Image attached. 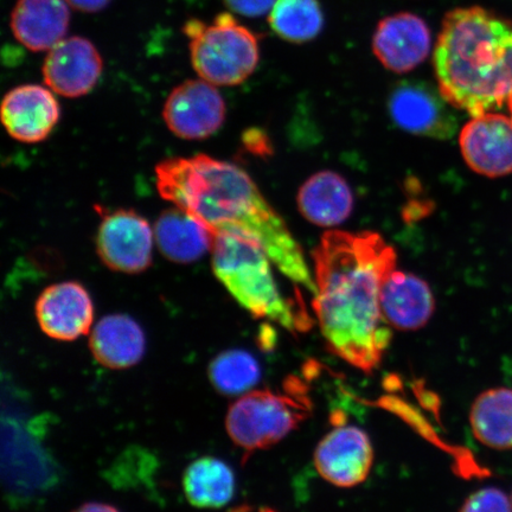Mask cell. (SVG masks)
Masks as SVG:
<instances>
[{
	"label": "cell",
	"instance_id": "1",
	"mask_svg": "<svg viewBox=\"0 0 512 512\" xmlns=\"http://www.w3.org/2000/svg\"><path fill=\"white\" fill-rule=\"evenodd\" d=\"M313 260V309L326 347L350 366L371 373L392 341L380 296L384 280L396 268L394 248L376 233L331 230Z\"/></svg>",
	"mask_w": 512,
	"mask_h": 512
},
{
	"label": "cell",
	"instance_id": "2",
	"mask_svg": "<svg viewBox=\"0 0 512 512\" xmlns=\"http://www.w3.org/2000/svg\"><path fill=\"white\" fill-rule=\"evenodd\" d=\"M159 195L213 232L239 229L254 236L273 265L316 297L302 248L253 179L240 166L207 155L176 157L156 166Z\"/></svg>",
	"mask_w": 512,
	"mask_h": 512
},
{
	"label": "cell",
	"instance_id": "3",
	"mask_svg": "<svg viewBox=\"0 0 512 512\" xmlns=\"http://www.w3.org/2000/svg\"><path fill=\"white\" fill-rule=\"evenodd\" d=\"M448 105L478 117L512 112V22L480 6L448 12L433 54Z\"/></svg>",
	"mask_w": 512,
	"mask_h": 512
},
{
	"label": "cell",
	"instance_id": "4",
	"mask_svg": "<svg viewBox=\"0 0 512 512\" xmlns=\"http://www.w3.org/2000/svg\"><path fill=\"white\" fill-rule=\"evenodd\" d=\"M213 271L230 296L254 318L270 319L292 334L309 330L306 311L293 309L281 294L272 271V260L261 243L239 229L214 234Z\"/></svg>",
	"mask_w": 512,
	"mask_h": 512
},
{
	"label": "cell",
	"instance_id": "5",
	"mask_svg": "<svg viewBox=\"0 0 512 512\" xmlns=\"http://www.w3.org/2000/svg\"><path fill=\"white\" fill-rule=\"evenodd\" d=\"M312 412L309 389L296 376L288 377L283 392L253 390L236 400L226 419L229 438L246 454L280 443Z\"/></svg>",
	"mask_w": 512,
	"mask_h": 512
},
{
	"label": "cell",
	"instance_id": "6",
	"mask_svg": "<svg viewBox=\"0 0 512 512\" xmlns=\"http://www.w3.org/2000/svg\"><path fill=\"white\" fill-rule=\"evenodd\" d=\"M183 32L190 41L192 67L211 85H241L258 67V36L227 12L217 15L211 24L189 19Z\"/></svg>",
	"mask_w": 512,
	"mask_h": 512
},
{
	"label": "cell",
	"instance_id": "7",
	"mask_svg": "<svg viewBox=\"0 0 512 512\" xmlns=\"http://www.w3.org/2000/svg\"><path fill=\"white\" fill-rule=\"evenodd\" d=\"M153 241L155 232L143 216L133 210H114L102 216L96 253L110 270L138 274L152 264Z\"/></svg>",
	"mask_w": 512,
	"mask_h": 512
},
{
	"label": "cell",
	"instance_id": "8",
	"mask_svg": "<svg viewBox=\"0 0 512 512\" xmlns=\"http://www.w3.org/2000/svg\"><path fill=\"white\" fill-rule=\"evenodd\" d=\"M226 113V102L216 86L202 79L188 80L166 99L163 119L176 137L202 140L220 130Z\"/></svg>",
	"mask_w": 512,
	"mask_h": 512
},
{
	"label": "cell",
	"instance_id": "9",
	"mask_svg": "<svg viewBox=\"0 0 512 512\" xmlns=\"http://www.w3.org/2000/svg\"><path fill=\"white\" fill-rule=\"evenodd\" d=\"M104 68L99 50L87 38H63L43 63V80L51 91L64 98H81L100 80Z\"/></svg>",
	"mask_w": 512,
	"mask_h": 512
},
{
	"label": "cell",
	"instance_id": "10",
	"mask_svg": "<svg viewBox=\"0 0 512 512\" xmlns=\"http://www.w3.org/2000/svg\"><path fill=\"white\" fill-rule=\"evenodd\" d=\"M374 462L368 434L355 426H338L325 435L315 451V465L326 482L354 488L369 476Z\"/></svg>",
	"mask_w": 512,
	"mask_h": 512
},
{
	"label": "cell",
	"instance_id": "11",
	"mask_svg": "<svg viewBox=\"0 0 512 512\" xmlns=\"http://www.w3.org/2000/svg\"><path fill=\"white\" fill-rule=\"evenodd\" d=\"M467 165L489 178L512 174V119L489 112L472 117L459 137Z\"/></svg>",
	"mask_w": 512,
	"mask_h": 512
},
{
	"label": "cell",
	"instance_id": "12",
	"mask_svg": "<svg viewBox=\"0 0 512 512\" xmlns=\"http://www.w3.org/2000/svg\"><path fill=\"white\" fill-rule=\"evenodd\" d=\"M35 312L44 334L62 342L87 335L94 320L92 298L76 281L47 287L37 299Z\"/></svg>",
	"mask_w": 512,
	"mask_h": 512
},
{
	"label": "cell",
	"instance_id": "13",
	"mask_svg": "<svg viewBox=\"0 0 512 512\" xmlns=\"http://www.w3.org/2000/svg\"><path fill=\"white\" fill-rule=\"evenodd\" d=\"M432 46L431 29L419 16L400 12L382 19L373 37V51L383 67L408 73L424 62Z\"/></svg>",
	"mask_w": 512,
	"mask_h": 512
},
{
	"label": "cell",
	"instance_id": "14",
	"mask_svg": "<svg viewBox=\"0 0 512 512\" xmlns=\"http://www.w3.org/2000/svg\"><path fill=\"white\" fill-rule=\"evenodd\" d=\"M60 115L54 92L38 85L11 89L2 104L5 130L21 143L36 144L46 140L59 123Z\"/></svg>",
	"mask_w": 512,
	"mask_h": 512
},
{
	"label": "cell",
	"instance_id": "15",
	"mask_svg": "<svg viewBox=\"0 0 512 512\" xmlns=\"http://www.w3.org/2000/svg\"><path fill=\"white\" fill-rule=\"evenodd\" d=\"M389 112L395 124L416 136L445 140L457 123L437 94L419 83H403L390 95Z\"/></svg>",
	"mask_w": 512,
	"mask_h": 512
},
{
	"label": "cell",
	"instance_id": "16",
	"mask_svg": "<svg viewBox=\"0 0 512 512\" xmlns=\"http://www.w3.org/2000/svg\"><path fill=\"white\" fill-rule=\"evenodd\" d=\"M380 303L388 325L401 331L421 329L435 310L433 293L426 281L396 270L384 280Z\"/></svg>",
	"mask_w": 512,
	"mask_h": 512
},
{
	"label": "cell",
	"instance_id": "17",
	"mask_svg": "<svg viewBox=\"0 0 512 512\" xmlns=\"http://www.w3.org/2000/svg\"><path fill=\"white\" fill-rule=\"evenodd\" d=\"M68 6L64 0H18L10 22L16 40L31 51L55 47L69 28Z\"/></svg>",
	"mask_w": 512,
	"mask_h": 512
},
{
	"label": "cell",
	"instance_id": "18",
	"mask_svg": "<svg viewBox=\"0 0 512 512\" xmlns=\"http://www.w3.org/2000/svg\"><path fill=\"white\" fill-rule=\"evenodd\" d=\"M153 232L159 252L175 264H192L213 248L214 234L206 224L175 206L160 214Z\"/></svg>",
	"mask_w": 512,
	"mask_h": 512
},
{
	"label": "cell",
	"instance_id": "19",
	"mask_svg": "<svg viewBox=\"0 0 512 512\" xmlns=\"http://www.w3.org/2000/svg\"><path fill=\"white\" fill-rule=\"evenodd\" d=\"M89 348L101 366L112 370L127 369L142 361L146 338L143 329L130 316L110 315L94 326Z\"/></svg>",
	"mask_w": 512,
	"mask_h": 512
},
{
	"label": "cell",
	"instance_id": "20",
	"mask_svg": "<svg viewBox=\"0 0 512 512\" xmlns=\"http://www.w3.org/2000/svg\"><path fill=\"white\" fill-rule=\"evenodd\" d=\"M300 213L319 227H336L354 209V196L345 179L332 171H320L307 179L297 197Z\"/></svg>",
	"mask_w": 512,
	"mask_h": 512
},
{
	"label": "cell",
	"instance_id": "21",
	"mask_svg": "<svg viewBox=\"0 0 512 512\" xmlns=\"http://www.w3.org/2000/svg\"><path fill=\"white\" fill-rule=\"evenodd\" d=\"M473 435L494 450L512 448V389L486 390L473 402L470 412Z\"/></svg>",
	"mask_w": 512,
	"mask_h": 512
},
{
	"label": "cell",
	"instance_id": "22",
	"mask_svg": "<svg viewBox=\"0 0 512 512\" xmlns=\"http://www.w3.org/2000/svg\"><path fill=\"white\" fill-rule=\"evenodd\" d=\"M183 489L194 507L219 509L232 501L235 492L234 473L222 460L203 457L185 470Z\"/></svg>",
	"mask_w": 512,
	"mask_h": 512
},
{
	"label": "cell",
	"instance_id": "23",
	"mask_svg": "<svg viewBox=\"0 0 512 512\" xmlns=\"http://www.w3.org/2000/svg\"><path fill=\"white\" fill-rule=\"evenodd\" d=\"M268 22L283 40L305 43L322 31L324 16L318 0H277Z\"/></svg>",
	"mask_w": 512,
	"mask_h": 512
},
{
	"label": "cell",
	"instance_id": "24",
	"mask_svg": "<svg viewBox=\"0 0 512 512\" xmlns=\"http://www.w3.org/2000/svg\"><path fill=\"white\" fill-rule=\"evenodd\" d=\"M261 376L258 361L243 350H228L214 358L209 366V379L223 395L246 394Z\"/></svg>",
	"mask_w": 512,
	"mask_h": 512
},
{
	"label": "cell",
	"instance_id": "25",
	"mask_svg": "<svg viewBox=\"0 0 512 512\" xmlns=\"http://www.w3.org/2000/svg\"><path fill=\"white\" fill-rule=\"evenodd\" d=\"M459 512H512V502L504 491L485 488L467 498Z\"/></svg>",
	"mask_w": 512,
	"mask_h": 512
},
{
	"label": "cell",
	"instance_id": "26",
	"mask_svg": "<svg viewBox=\"0 0 512 512\" xmlns=\"http://www.w3.org/2000/svg\"><path fill=\"white\" fill-rule=\"evenodd\" d=\"M277 0H224L229 10L241 16L260 17L271 12Z\"/></svg>",
	"mask_w": 512,
	"mask_h": 512
},
{
	"label": "cell",
	"instance_id": "27",
	"mask_svg": "<svg viewBox=\"0 0 512 512\" xmlns=\"http://www.w3.org/2000/svg\"><path fill=\"white\" fill-rule=\"evenodd\" d=\"M64 2L76 11L94 14V12H99L107 8L112 0H64Z\"/></svg>",
	"mask_w": 512,
	"mask_h": 512
},
{
	"label": "cell",
	"instance_id": "28",
	"mask_svg": "<svg viewBox=\"0 0 512 512\" xmlns=\"http://www.w3.org/2000/svg\"><path fill=\"white\" fill-rule=\"evenodd\" d=\"M73 512H120L118 509L112 507V505L102 503H86L81 505L80 508Z\"/></svg>",
	"mask_w": 512,
	"mask_h": 512
},
{
	"label": "cell",
	"instance_id": "29",
	"mask_svg": "<svg viewBox=\"0 0 512 512\" xmlns=\"http://www.w3.org/2000/svg\"><path fill=\"white\" fill-rule=\"evenodd\" d=\"M229 512H253V509L247 507V505H242V507L235 508L233 510H230Z\"/></svg>",
	"mask_w": 512,
	"mask_h": 512
},
{
	"label": "cell",
	"instance_id": "30",
	"mask_svg": "<svg viewBox=\"0 0 512 512\" xmlns=\"http://www.w3.org/2000/svg\"><path fill=\"white\" fill-rule=\"evenodd\" d=\"M258 512H277V511H274L273 509L271 508H260L258 510Z\"/></svg>",
	"mask_w": 512,
	"mask_h": 512
},
{
	"label": "cell",
	"instance_id": "31",
	"mask_svg": "<svg viewBox=\"0 0 512 512\" xmlns=\"http://www.w3.org/2000/svg\"><path fill=\"white\" fill-rule=\"evenodd\" d=\"M510 118L512 119V112L510 113Z\"/></svg>",
	"mask_w": 512,
	"mask_h": 512
}]
</instances>
